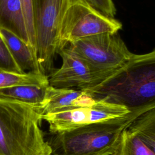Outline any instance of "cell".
Here are the masks:
<instances>
[{
  "label": "cell",
  "instance_id": "8fae6325",
  "mask_svg": "<svg viewBox=\"0 0 155 155\" xmlns=\"http://www.w3.org/2000/svg\"><path fill=\"white\" fill-rule=\"evenodd\" d=\"M0 27L11 31L31 46L20 0H0Z\"/></svg>",
  "mask_w": 155,
  "mask_h": 155
},
{
  "label": "cell",
  "instance_id": "277c9868",
  "mask_svg": "<svg viewBox=\"0 0 155 155\" xmlns=\"http://www.w3.org/2000/svg\"><path fill=\"white\" fill-rule=\"evenodd\" d=\"M70 0H33L38 62L43 73L53 70L61 25Z\"/></svg>",
  "mask_w": 155,
  "mask_h": 155
},
{
  "label": "cell",
  "instance_id": "4fadbf2b",
  "mask_svg": "<svg viewBox=\"0 0 155 155\" xmlns=\"http://www.w3.org/2000/svg\"><path fill=\"white\" fill-rule=\"evenodd\" d=\"M127 129L135 134L155 154V108L134 119Z\"/></svg>",
  "mask_w": 155,
  "mask_h": 155
},
{
  "label": "cell",
  "instance_id": "9a60e30c",
  "mask_svg": "<svg viewBox=\"0 0 155 155\" xmlns=\"http://www.w3.org/2000/svg\"><path fill=\"white\" fill-rule=\"evenodd\" d=\"M111 155H155L127 128L120 134L118 145Z\"/></svg>",
  "mask_w": 155,
  "mask_h": 155
},
{
  "label": "cell",
  "instance_id": "8992f818",
  "mask_svg": "<svg viewBox=\"0 0 155 155\" xmlns=\"http://www.w3.org/2000/svg\"><path fill=\"white\" fill-rule=\"evenodd\" d=\"M121 28L120 22L104 15L84 0H70L61 25L58 51L79 39L104 33H116Z\"/></svg>",
  "mask_w": 155,
  "mask_h": 155
},
{
  "label": "cell",
  "instance_id": "6da1fadb",
  "mask_svg": "<svg viewBox=\"0 0 155 155\" xmlns=\"http://www.w3.org/2000/svg\"><path fill=\"white\" fill-rule=\"evenodd\" d=\"M85 91L95 100L125 107L134 118L155 108V48L133 54L120 68Z\"/></svg>",
  "mask_w": 155,
  "mask_h": 155
},
{
  "label": "cell",
  "instance_id": "5bb4252c",
  "mask_svg": "<svg viewBox=\"0 0 155 155\" xmlns=\"http://www.w3.org/2000/svg\"><path fill=\"white\" fill-rule=\"evenodd\" d=\"M23 85H49L48 76L42 72L18 73L0 68V88Z\"/></svg>",
  "mask_w": 155,
  "mask_h": 155
},
{
  "label": "cell",
  "instance_id": "5b68a950",
  "mask_svg": "<svg viewBox=\"0 0 155 155\" xmlns=\"http://www.w3.org/2000/svg\"><path fill=\"white\" fill-rule=\"evenodd\" d=\"M67 47L93 70L107 77L124 66L133 54L117 33L86 37Z\"/></svg>",
  "mask_w": 155,
  "mask_h": 155
},
{
  "label": "cell",
  "instance_id": "e0dca14e",
  "mask_svg": "<svg viewBox=\"0 0 155 155\" xmlns=\"http://www.w3.org/2000/svg\"><path fill=\"white\" fill-rule=\"evenodd\" d=\"M0 68L18 73L22 72L0 36Z\"/></svg>",
  "mask_w": 155,
  "mask_h": 155
},
{
  "label": "cell",
  "instance_id": "2e32d148",
  "mask_svg": "<svg viewBox=\"0 0 155 155\" xmlns=\"http://www.w3.org/2000/svg\"><path fill=\"white\" fill-rule=\"evenodd\" d=\"M20 1L22 7L30 44L37 53L33 17V0H20Z\"/></svg>",
  "mask_w": 155,
  "mask_h": 155
},
{
  "label": "cell",
  "instance_id": "52a82bcc",
  "mask_svg": "<svg viewBox=\"0 0 155 155\" xmlns=\"http://www.w3.org/2000/svg\"><path fill=\"white\" fill-rule=\"evenodd\" d=\"M128 113L122 105L96 100L92 105L44 114L42 118L48 123L49 131L55 133L121 117Z\"/></svg>",
  "mask_w": 155,
  "mask_h": 155
},
{
  "label": "cell",
  "instance_id": "7a4b0ae2",
  "mask_svg": "<svg viewBox=\"0 0 155 155\" xmlns=\"http://www.w3.org/2000/svg\"><path fill=\"white\" fill-rule=\"evenodd\" d=\"M42 110L0 99V155H51L40 128Z\"/></svg>",
  "mask_w": 155,
  "mask_h": 155
},
{
  "label": "cell",
  "instance_id": "9c48e42d",
  "mask_svg": "<svg viewBox=\"0 0 155 155\" xmlns=\"http://www.w3.org/2000/svg\"><path fill=\"white\" fill-rule=\"evenodd\" d=\"M48 102L42 110L45 114L93 104L96 100L83 90L60 88L48 85Z\"/></svg>",
  "mask_w": 155,
  "mask_h": 155
},
{
  "label": "cell",
  "instance_id": "3957f363",
  "mask_svg": "<svg viewBox=\"0 0 155 155\" xmlns=\"http://www.w3.org/2000/svg\"><path fill=\"white\" fill-rule=\"evenodd\" d=\"M135 119L128 114L116 119L51 133L47 142L53 155H111L120 134Z\"/></svg>",
  "mask_w": 155,
  "mask_h": 155
},
{
  "label": "cell",
  "instance_id": "7c38bea8",
  "mask_svg": "<svg viewBox=\"0 0 155 155\" xmlns=\"http://www.w3.org/2000/svg\"><path fill=\"white\" fill-rule=\"evenodd\" d=\"M48 87L23 85L0 88V99L24 103L42 112L48 102Z\"/></svg>",
  "mask_w": 155,
  "mask_h": 155
},
{
  "label": "cell",
  "instance_id": "ba28073f",
  "mask_svg": "<svg viewBox=\"0 0 155 155\" xmlns=\"http://www.w3.org/2000/svg\"><path fill=\"white\" fill-rule=\"evenodd\" d=\"M57 54L61 57L62 64L47 76L50 86L85 91L97 86L108 78L93 70L67 47L59 50Z\"/></svg>",
  "mask_w": 155,
  "mask_h": 155
},
{
  "label": "cell",
  "instance_id": "ac0fdd59",
  "mask_svg": "<svg viewBox=\"0 0 155 155\" xmlns=\"http://www.w3.org/2000/svg\"><path fill=\"white\" fill-rule=\"evenodd\" d=\"M92 7L104 15L114 18L116 8L112 0H84Z\"/></svg>",
  "mask_w": 155,
  "mask_h": 155
},
{
  "label": "cell",
  "instance_id": "30bf717a",
  "mask_svg": "<svg viewBox=\"0 0 155 155\" xmlns=\"http://www.w3.org/2000/svg\"><path fill=\"white\" fill-rule=\"evenodd\" d=\"M0 36L22 72H42L36 51L11 31L0 27Z\"/></svg>",
  "mask_w": 155,
  "mask_h": 155
}]
</instances>
